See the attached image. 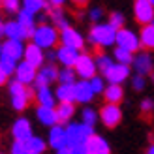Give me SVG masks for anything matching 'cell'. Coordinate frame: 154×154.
<instances>
[{"label":"cell","mask_w":154,"mask_h":154,"mask_svg":"<svg viewBox=\"0 0 154 154\" xmlns=\"http://www.w3.org/2000/svg\"><path fill=\"white\" fill-rule=\"evenodd\" d=\"M70 2H72L73 6H77V8H85V6H87V2H88V0H70Z\"/></svg>","instance_id":"bcb514c9"},{"label":"cell","mask_w":154,"mask_h":154,"mask_svg":"<svg viewBox=\"0 0 154 154\" xmlns=\"http://www.w3.org/2000/svg\"><path fill=\"white\" fill-rule=\"evenodd\" d=\"M102 17H103L102 8H92V10H90V19H92V21H100Z\"/></svg>","instance_id":"b9f144b4"},{"label":"cell","mask_w":154,"mask_h":154,"mask_svg":"<svg viewBox=\"0 0 154 154\" xmlns=\"http://www.w3.org/2000/svg\"><path fill=\"white\" fill-rule=\"evenodd\" d=\"M23 58L26 60V62H30L32 66H42L43 64V49L38 47V45L32 42L30 45H26L25 47V55H23Z\"/></svg>","instance_id":"ac0fdd59"},{"label":"cell","mask_w":154,"mask_h":154,"mask_svg":"<svg viewBox=\"0 0 154 154\" xmlns=\"http://www.w3.org/2000/svg\"><path fill=\"white\" fill-rule=\"evenodd\" d=\"M147 154H154V145H150V149L147 150Z\"/></svg>","instance_id":"816d5d0a"},{"label":"cell","mask_w":154,"mask_h":154,"mask_svg":"<svg viewBox=\"0 0 154 154\" xmlns=\"http://www.w3.org/2000/svg\"><path fill=\"white\" fill-rule=\"evenodd\" d=\"M132 85H134V88H135V90H143V88H145V79H143V75H141V73H137V75L134 77Z\"/></svg>","instance_id":"60d3db41"},{"label":"cell","mask_w":154,"mask_h":154,"mask_svg":"<svg viewBox=\"0 0 154 154\" xmlns=\"http://www.w3.org/2000/svg\"><path fill=\"white\" fill-rule=\"evenodd\" d=\"M88 83H90V88L94 90V94H103V90H105V85H103V79L102 77H90L88 79Z\"/></svg>","instance_id":"e575fe53"},{"label":"cell","mask_w":154,"mask_h":154,"mask_svg":"<svg viewBox=\"0 0 154 154\" xmlns=\"http://www.w3.org/2000/svg\"><path fill=\"white\" fill-rule=\"evenodd\" d=\"M90 42L100 45V47H109L117 40V28H115L111 23L107 25H96L90 28Z\"/></svg>","instance_id":"7a4b0ae2"},{"label":"cell","mask_w":154,"mask_h":154,"mask_svg":"<svg viewBox=\"0 0 154 154\" xmlns=\"http://www.w3.org/2000/svg\"><path fill=\"white\" fill-rule=\"evenodd\" d=\"M92 98H94V90L90 88L88 79L77 81V83H75V102H79V103H88Z\"/></svg>","instance_id":"e0dca14e"},{"label":"cell","mask_w":154,"mask_h":154,"mask_svg":"<svg viewBox=\"0 0 154 154\" xmlns=\"http://www.w3.org/2000/svg\"><path fill=\"white\" fill-rule=\"evenodd\" d=\"M0 55H6L10 57L13 60H19L23 58V55H25V45H23V40H10L8 38V42L2 43V53Z\"/></svg>","instance_id":"5bb4252c"},{"label":"cell","mask_w":154,"mask_h":154,"mask_svg":"<svg viewBox=\"0 0 154 154\" xmlns=\"http://www.w3.org/2000/svg\"><path fill=\"white\" fill-rule=\"evenodd\" d=\"M152 107H154V102H152V100H143V102H141V111H143V113H150Z\"/></svg>","instance_id":"7bdbcfd3"},{"label":"cell","mask_w":154,"mask_h":154,"mask_svg":"<svg viewBox=\"0 0 154 154\" xmlns=\"http://www.w3.org/2000/svg\"><path fill=\"white\" fill-rule=\"evenodd\" d=\"M11 154H28L26 141H17L15 139L13 145H11Z\"/></svg>","instance_id":"74e56055"},{"label":"cell","mask_w":154,"mask_h":154,"mask_svg":"<svg viewBox=\"0 0 154 154\" xmlns=\"http://www.w3.org/2000/svg\"><path fill=\"white\" fill-rule=\"evenodd\" d=\"M26 149H28V154H42L45 152V141L42 137H30L26 141Z\"/></svg>","instance_id":"f546056e"},{"label":"cell","mask_w":154,"mask_h":154,"mask_svg":"<svg viewBox=\"0 0 154 154\" xmlns=\"http://www.w3.org/2000/svg\"><path fill=\"white\" fill-rule=\"evenodd\" d=\"M2 6L8 13H19L21 0H2Z\"/></svg>","instance_id":"8d00e7d4"},{"label":"cell","mask_w":154,"mask_h":154,"mask_svg":"<svg viewBox=\"0 0 154 154\" xmlns=\"http://www.w3.org/2000/svg\"><path fill=\"white\" fill-rule=\"evenodd\" d=\"M60 42H62V45H66V47H72V49H77V51H81L83 45H85L83 36L72 26H66V28L60 30Z\"/></svg>","instance_id":"9c48e42d"},{"label":"cell","mask_w":154,"mask_h":154,"mask_svg":"<svg viewBox=\"0 0 154 154\" xmlns=\"http://www.w3.org/2000/svg\"><path fill=\"white\" fill-rule=\"evenodd\" d=\"M0 154H2V152H0Z\"/></svg>","instance_id":"6f0895ef"},{"label":"cell","mask_w":154,"mask_h":154,"mask_svg":"<svg viewBox=\"0 0 154 154\" xmlns=\"http://www.w3.org/2000/svg\"><path fill=\"white\" fill-rule=\"evenodd\" d=\"M8 77H10V75H8V73L2 70V66H0V87H2V85L8 81Z\"/></svg>","instance_id":"f6af8a7d"},{"label":"cell","mask_w":154,"mask_h":154,"mask_svg":"<svg viewBox=\"0 0 154 154\" xmlns=\"http://www.w3.org/2000/svg\"><path fill=\"white\" fill-rule=\"evenodd\" d=\"M36 66H32L30 62H26V60H23V62L17 64V68H15V79L25 83V85H30L36 81Z\"/></svg>","instance_id":"7c38bea8"},{"label":"cell","mask_w":154,"mask_h":154,"mask_svg":"<svg viewBox=\"0 0 154 154\" xmlns=\"http://www.w3.org/2000/svg\"><path fill=\"white\" fill-rule=\"evenodd\" d=\"M58 81L60 83H75V72L72 70V66H64L58 72Z\"/></svg>","instance_id":"836d02e7"},{"label":"cell","mask_w":154,"mask_h":154,"mask_svg":"<svg viewBox=\"0 0 154 154\" xmlns=\"http://www.w3.org/2000/svg\"><path fill=\"white\" fill-rule=\"evenodd\" d=\"M103 96H105L107 103H120L122 98H124V90H122L120 83H111L109 87L103 90Z\"/></svg>","instance_id":"603a6c76"},{"label":"cell","mask_w":154,"mask_h":154,"mask_svg":"<svg viewBox=\"0 0 154 154\" xmlns=\"http://www.w3.org/2000/svg\"><path fill=\"white\" fill-rule=\"evenodd\" d=\"M134 68H135V72L137 73H141V75H147L152 72V58L147 55V53H141V55H137L134 58Z\"/></svg>","instance_id":"cb8c5ba5"},{"label":"cell","mask_w":154,"mask_h":154,"mask_svg":"<svg viewBox=\"0 0 154 154\" xmlns=\"http://www.w3.org/2000/svg\"><path fill=\"white\" fill-rule=\"evenodd\" d=\"M152 23H154V21H152Z\"/></svg>","instance_id":"680465c9"},{"label":"cell","mask_w":154,"mask_h":154,"mask_svg":"<svg viewBox=\"0 0 154 154\" xmlns=\"http://www.w3.org/2000/svg\"><path fill=\"white\" fill-rule=\"evenodd\" d=\"M149 2H152V4H154V0H149Z\"/></svg>","instance_id":"db71d44e"},{"label":"cell","mask_w":154,"mask_h":154,"mask_svg":"<svg viewBox=\"0 0 154 154\" xmlns=\"http://www.w3.org/2000/svg\"><path fill=\"white\" fill-rule=\"evenodd\" d=\"M96 120H98L96 111H94V109H90V107H87V109L83 111V122H85V124L94 126V124H96Z\"/></svg>","instance_id":"d590c367"},{"label":"cell","mask_w":154,"mask_h":154,"mask_svg":"<svg viewBox=\"0 0 154 154\" xmlns=\"http://www.w3.org/2000/svg\"><path fill=\"white\" fill-rule=\"evenodd\" d=\"M47 8V2L45 0H23V10H26L30 13H38Z\"/></svg>","instance_id":"4dcf8cb0"},{"label":"cell","mask_w":154,"mask_h":154,"mask_svg":"<svg viewBox=\"0 0 154 154\" xmlns=\"http://www.w3.org/2000/svg\"><path fill=\"white\" fill-rule=\"evenodd\" d=\"M34 90H30L26 88V85L25 83H21V81H11L10 83V94H11V105H13V109L15 111H23L25 107L28 105V102L34 98L32 94Z\"/></svg>","instance_id":"6da1fadb"},{"label":"cell","mask_w":154,"mask_h":154,"mask_svg":"<svg viewBox=\"0 0 154 154\" xmlns=\"http://www.w3.org/2000/svg\"><path fill=\"white\" fill-rule=\"evenodd\" d=\"M87 150L88 154H109L111 149H109V145H107V141L103 139V137H100L96 134H92L88 139H87Z\"/></svg>","instance_id":"9a60e30c"},{"label":"cell","mask_w":154,"mask_h":154,"mask_svg":"<svg viewBox=\"0 0 154 154\" xmlns=\"http://www.w3.org/2000/svg\"><path fill=\"white\" fill-rule=\"evenodd\" d=\"M17 23L21 25L25 38H32L34 28H36V25H34V13H30V11H26V10L19 11V19H17Z\"/></svg>","instance_id":"44dd1931"},{"label":"cell","mask_w":154,"mask_h":154,"mask_svg":"<svg viewBox=\"0 0 154 154\" xmlns=\"http://www.w3.org/2000/svg\"><path fill=\"white\" fill-rule=\"evenodd\" d=\"M47 2H49L51 6H62V4L66 2V0H47Z\"/></svg>","instance_id":"c3c4849f"},{"label":"cell","mask_w":154,"mask_h":154,"mask_svg":"<svg viewBox=\"0 0 154 154\" xmlns=\"http://www.w3.org/2000/svg\"><path fill=\"white\" fill-rule=\"evenodd\" d=\"M134 13H135L137 23H141V25H149V23L154 21V4L149 2V0H135Z\"/></svg>","instance_id":"ba28073f"},{"label":"cell","mask_w":154,"mask_h":154,"mask_svg":"<svg viewBox=\"0 0 154 154\" xmlns=\"http://www.w3.org/2000/svg\"><path fill=\"white\" fill-rule=\"evenodd\" d=\"M49 15H51V19H53V23H55L57 28L62 30V28L68 26V21H66V15L62 11V6H53V10L49 11Z\"/></svg>","instance_id":"f1b7e54d"},{"label":"cell","mask_w":154,"mask_h":154,"mask_svg":"<svg viewBox=\"0 0 154 154\" xmlns=\"http://www.w3.org/2000/svg\"><path fill=\"white\" fill-rule=\"evenodd\" d=\"M55 58H57L55 53H49V55H47V60H55Z\"/></svg>","instance_id":"f907efd6"},{"label":"cell","mask_w":154,"mask_h":154,"mask_svg":"<svg viewBox=\"0 0 154 154\" xmlns=\"http://www.w3.org/2000/svg\"><path fill=\"white\" fill-rule=\"evenodd\" d=\"M0 4H2V0H0Z\"/></svg>","instance_id":"11a10c76"},{"label":"cell","mask_w":154,"mask_h":154,"mask_svg":"<svg viewBox=\"0 0 154 154\" xmlns=\"http://www.w3.org/2000/svg\"><path fill=\"white\" fill-rule=\"evenodd\" d=\"M0 66H2V70L8 73V75H13L15 73V68H17V60H13L6 55H0Z\"/></svg>","instance_id":"d6a6232c"},{"label":"cell","mask_w":154,"mask_h":154,"mask_svg":"<svg viewBox=\"0 0 154 154\" xmlns=\"http://www.w3.org/2000/svg\"><path fill=\"white\" fill-rule=\"evenodd\" d=\"M55 81H58V70L53 64H47V66H42L34 83H36V87H49Z\"/></svg>","instance_id":"4fadbf2b"},{"label":"cell","mask_w":154,"mask_h":154,"mask_svg":"<svg viewBox=\"0 0 154 154\" xmlns=\"http://www.w3.org/2000/svg\"><path fill=\"white\" fill-rule=\"evenodd\" d=\"M100 119L107 128H115L122 119V111L119 103H105L102 107V111H100Z\"/></svg>","instance_id":"8992f818"},{"label":"cell","mask_w":154,"mask_h":154,"mask_svg":"<svg viewBox=\"0 0 154 154\" xmlns=\"http://www.w3.org/2000/svg\"><path fill=\"white\" fill-rule=\"evenodd\" d=\"M49 145L55 150H60L64 147H70L68 145V134H66V128H62L60 124H53L49 130Z\"/></svg>","instance_id":"8fae6325"},{"label":"cell","mask_w":154,"mask_h":154,"mask_svg":"<svg viewBox=\"0 0 154 154\" xmlns=\"http://www.w3.org/2000/svg\"><path fill=\"white\" fill-rule=\"evenodd\" d=\"M115 60L120 64H132L134 62V55H132V51H128L124 47H117L115 49Z\"/></svg>","instance_id":"1f68e13d"},{"label":"cell","mask_w":154,"mask_h":154,"mask_svg":"<svg viewBox=\"0 0 154 154\" xmlns=\"http://www.w3.org/2000/svg\"><path fill=\"white\" fill-rule=\"evenodd\" d=\"M57 154H72V147H64V149H60V150H57Z\"/></svg>","instance_id":"7dc6e473"},{"label":"cell","mask_w":154,"mask_h":154,"mask_svg":"<svg viewBox=\"0 0 154 154\" xmlns=\"http://www.w3.org/2000/svg\"><path fill=\"white\" fill-rule=\"evenodd\" d=\"M0 36H4V23H2V19H0Z\"/></svg>","instance_id":"681fc988"},{"label":"cell","mask_w":154,"mask_h":154,"mask_svg":"<svg viewBox=\"0 0 154 154\" xmlns=\"http://www.w3.org/2000/svg\"><path fill=\"white\" fill-rule=\"evenodd\" d=\"M55 94L51 92L49 87H36V100L40 105H49V107H55Z\"/></svg>","instance_id":"484cf974"},{"label":"cell","mask_w":154,"mask_h":154,"mask_svg":"<svg viewBox=\"0 0 154 154\" xmlns=\"http://www.w3.org/2000/svg\"><path fill=\"white\" fill-rule=\"evenodd\" d=\"M96 60L92 58L90 55H79L75 62V73L83 77V79H90V77L96 75Z\"/></svg>","instance_id":"52a82bcc"},{"label":"cell","mask_w":154,"mask_h":154,"mask_svg":"<svg viewBox=\"0 0 154 154\" xmlns=\"http://www.w3.org/2000/svg\"><path fill=\"white\" fill-rule=\"evenodd\" d=\"M11 134L17 141H28L32 137V126H30V122L26 119H17L13 124Z\"/></svg>","instance_id":"2e32d148"},{"label":"cell","mask_w":154,"mask_h":154,"mask_svg":"<svg viewBox=\"0 0 154 154\" xmlns=\"http://www.w3.org/2000/svg\"><path fill=\"white\" fill-rule=\"evenodd\" d=\"M0 53H2V43H0Z\"/></svg>","instance_id":"f5cc1de1"},{"label":"cell","mask_w":154,"mask_h":154,"mask_svg":"<svg viewBox=\"0 0 154 154\" xmlns=\"http://www.w3.org/2000/svg\"><path fill=\"white\" fill-rule=\"evenodd\" d=\"M55 96L58 102H75V83H60Z\"/></svg>","instance_id":"7402d4cb"},{"label":"cell","mask_w":154,"mask_h":154,"mask_svg":"<svg viewBox=\"0 0 154 154\" xmlns=\"http://www.w3.org/2000/svg\"><path fill=\"white\" fill-rule=\"evenodd\" d=\"M115 43H117L119 47H124L128 51H132V53L141 47L139 38H137L132 30H128V28H119L117 30V40H115Z\"/></svg>","instance_id":"5b68a950"},{"label":"cell","mask_w":154,"mask_h":154,"mask_svg":"<svg viewBox=\"0 0 154 154\" xmlns=\"http://www.w3.org/2000/svg\"><path fill=\"white\" fill-rule=\"evenodd\" d=\"M72 154H88L87 145H75V147H72Z\"/></svg>","instance_id":"ee69618b"},{"label":"cell","mask_w":154,"mask_h":154,"mask_svg":"<svg viewBox=\"0 0 154 154\" xmlns=\"http://www.w3.org/2000/svg\"><path fill=\"white\" fill-rule=\"evenodd\" d=\"M109 23L115 26V28H122V25H124V15L122 13H119V11H115V13H111V17H109Z\"/></svg>","instance_id":"ab89813d"},{"label":"cell","mask_w":154,"mask_h":154,"mask_svg":"<svg viewBox=\"0 0 154 154\" xmlns=\"http://www.w3.org/2000/svg\"><path fill=\"white\" fill-rule=\"evenodd\" d=\"M111 64H113V60L107 57V55H100V57L96 58V66H98V70H102V72H105Z\"/></svg>","instance_id":"f35d334b"},{"label":"cell","mask_w":154,"mask_h":154,"mask_svg":"<svg viewBox=\"0 0 154 154\" xmlns=\"http://www.w3.org/2000/svg\"><path fill=\"white\" fill-rule=\"evenodd\" d=\"M32 42L42 49H51L55 47V43L58 42V32L57 26H49V25H40L34 28L32 34Z\"/></svg>","instance_id":"3957f363"},{"label":"cell","mask_w":154,"mask_h":154,"mask_svg":"<svg viewBox=\"0 0 154 154\" xmlns=\"http://www.w3.org/2000/svg\"><path fill=\"white\" fill-rule=\"evenodd\" d=\"M66 134H68V145L75 147V145L87 143V139L94 134V128L90 124H85V122H72V124L66 128Z\"/></svg>","instance_id":"277c9868"},{"label":"cell","mask_w":154,"mask_h":154,"mask_svg":"<svg viewBox=\"0 0 154 154\" xmlns=\"http://www.w3.org/2000/svg\"><path fill=\"white\" fill-rule=\"evenodd\" d=\"M77 58H79V51L77 49H72V47H66V45H62L58 51H57V60L62 66H75Z\"/></svg>","instance_id":"d6986e66"},{"label":"cell","mask_w":154,"mask_h":154,"mask_svg":"<svg viewBox=\"0 0 154 154\" xmlns=\"http://www.w3.org/2000/svg\"><path fill=\"white\" fill-rule=\"evenodd\" d=\"M105 79L109 83H122L124 79H128L130 75V68L128 64H120V62H113L107 70L103 72Z\"/></svg>","instance_id":"30bf717a"},{"label":"cell","mask_w":154,"mask_h":154,"mask_svg":"<svg viewBox=\"0 0 154 154\" xmlns=\"http://www.w3.org/2000/svg\"><path fill=\"white\" fill-rule=\"evenodd\" d=\"M139 42H141V47H145V49H154V23L143 25Z\"/></svg>","instance_id":"4316f807"},{"label":"cell","mask_w":154,"mask_h":154,"mask_svg":"<svg viewBox=\"0 0 154 154\" xmlns=\"http://www.w3.org/2000/svg\"><path fill=\"white\" fill-rule=\"evenodd\" d=\"M4 36H8L10 40H23L25 34H23V28L17 21H8L4 23Z\"/></svg>","instance_id":"83f0119b"},{"label":"cell","mask_w":154,"mask_h":154,"mask_svg":"<svg viewBox=\"0 0 154 154\" xmlns=\"http://www.w3.org/2000/svg\"><path fill=\"white\" fill-rule=\"evenodd\" d=\"M152 81H154V77H152Z\"/></svg>","instance_id":"9f6ffc18"},{"label":"cell","mask_w":154,"mask_h":154,"mask_svg":"<svg viewBox=\"0 0 154 154\" xmlns=\"http://www.w3.org/2000/svg\"><path fill=\"white\" fill-rule=\"evenodd\" d=\"M57 120L62 124V122H70L73 113H75V107H73V102H60V105L57 107Z\"/></svg>","instance_id":"d4e9b609"},{"label":"cell","mask_w":154,"mask_h":154,"mask_svg":"<svg viewBox=\"0 0 154 154\" xmlns=\"http://www.w3.org/2000/svg\"><path fill=\"white\" fill-rule=\"evenodd\" d=\"M36 117L38 120L42 122L43 126H53V124H57V111H55V107H49V105H40L36 109Z\"/></svg>","instance_id":"ffe728a7"}]
</instances>
